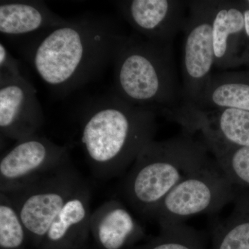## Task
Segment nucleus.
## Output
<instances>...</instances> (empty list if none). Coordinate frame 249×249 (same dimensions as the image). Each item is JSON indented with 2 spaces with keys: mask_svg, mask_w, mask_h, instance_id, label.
Returning <instances> with one entry per match:
<instances>
[{
  "mask_svg": "<svg viewBox=\"0 0 249 249\" xmlns=\"http://www.w3.org/2000/svg\"><path fill=\"white\" fill-rule=\"evenodd\" d=\"M127 37L110 18L89 15L42 33L26 54L54 92L69 93L114 62Z\"/></svg>",
  "mask_w": 249,
  "mask_h": 249,
  "instance_id": "obj_1",
  "label": "nucleus"
},
{
  "mask_svg": "<svg viewBox=\"0 0 249 249\" xmlns=\"http://www.w3.org/2000/svg\"><path fill=\"white\" fill-rule=\"evenodd\" d=\"M86 114L82 145L99 178H113L133 164L157 132L155 109L134 106L115 93L99 100Z\"/></svg>",
  "mask_w": 249,
  "mask_h": 249,
  "instance_id": "obj_2",
  "label": "nucleus"
},
{
  "mask_svg": "<svg viewBox=\"0 0 249 249\" xmlns=\"http://www.w3.org/2000/svg\"><path fill=\"white\" fill-rule=\"evenodd\" d=\"M183 131L164 141H152L131 165L123 185L126 201L137 213L150 217L165 196L213 157L202 141Z\"/></svg>",
  "mask_w": 249,
  "mask_h": 249,
  "instance_id": "obj_3",
  "label": "nucleus"
},
{
  "mask_svg": "<svg viewBox=\"0 0 249 249\" xmlns=\"http://www.w3.org/2000/svg\"><path fill=\"white\" fill-rule=\"evenodd\" d=\"M114 63L115 93L140 107L172 109L182 98L172 45H160L138 34L128 36Z\"/></svg>",
  "mask_w": 249,
  "mask_h": 249,
  "instance_id": "obj_4",
  "label": "nucleus"
},
{
  "mask_svg": "<svg viewBox=\"0 0 249 249\" xmlns=\"http://www.w3.org/2000/svg\"><path fill=\"white\" fill-rule=\"evenodd\" d=\"M85 182L67 160L9 196L36 249L68 199ZM5 194V193H4Z\"/></svg>",
  "mask_w": 249,
  "mask_h": 249,
  "instance_id": "obj_5",
  "label": "nucleus"
},
{
  "mask_svg": "<svg viewBox=\"0 0 249 249\" xmlns=\"http://www.w3.org/2000/svg\"><path fill=\"white\" fill-rule=\"evenodd\" d=\"M235 196L234 185L213 158L183 179L165 196L150 217L159 225L184 223L197 214L217 212Z\"/></svg>",
  "mask_w": 249,
  "mask_h": 249,
  "instance_id": "obj_6",
  "label": "nucleus"
},
{
  "mask_svg": "<svg viewBox=\"0 0 249 249\" xmlns=\"http://www.w3.org/2000/svg\"><path fill=\"white\" fill-rule=\"evenodd\" d=\"M183 52V102L197 104L214 66L213 0L188 1Z\"/></svg>",
  "mask_w": 249,
  "mask_h": 249,
  "instance_id": "obj_7",
  "label": "nucleus"
},
{
  "mask_svg": "<svg viewBox=\"0 0 249 249\" xmlns=\"http://www.w3.org/2000/svg\"><path fill=\"white\" fill-rule=\"evenodd\" d=\"M16 142L0 160V193L17 191L70 160L67 145L37 134Z\"/></svg>",
  "mask_w": 249,
  "mask_h": 249,
  "instance_id": "obj_8",
  "label": "nucleus"
},
{
  "mask_svg": "<svg viewBox=\"0 0 249 249\" xmlns=\"http://www.w3.org/2000/svg\"><path fill=\"white\" fill-rule=\"evenodd\" d=\"M118 9L138 35L160 45H172L183 31L188 1L126 0L116 3Z\"/></svg>",
  "mask_w": 249,
  "mask_h": 249,
  "instance_id": "obj_9",
  "label": "nucleus"
},
{
  "mask_svg": "<svg viewBox=\"0 0 249 249\" xmlns=\"http://www.w3.org/2000/svg\"><path fill=\"white\" fill-rule=\"evenodd\" d=\"M45 117L37 90L22 76L0 80V131L18 141L37 134Z\"/></svg>",
  "mask_w": 249,
  "mask_h": 249,
  "instance_id": "obj_10",
  "label": "nucleus"
},
{
  "mask_svg": "<svg viewBox=\"0 0 249 249\" xmlns=\"http://www.w3.org/2000/svg\"><path fill=\"white\" fill-rule=\"evenodd\" d=\"M91 191L86 183L68 199L37 249H77L90 234Z\"/></svg>",
  "mask_w": 249,
  "mask_h": 249,
  "instance_id": "obj_11",
  "label": "nucleus"
},
{
  "mask_svg": "<svg viewBox=\"0 0 249 249\" xmlns=\"http://www.w3.org/2000/svg\"><path fill=\"white\" fill-rule=\"evenodd\" d=\"M143 232L142 226L120 201H106L91 214L90 234L98 249H124Z\"/></svg>",
  "mask_w": 249,
  "mask_h": 249,
  "instance_id": "obj_12",
  "label": "nucleus"
},
{
  "mask_svg": "<svg viewBox=\"0 0 249 249\" xmlns=\"http://www.w3.org/2000/svg\"><path fill=\"white\" fill-rule=\"evenodd\" d=\"M67 20L54 14L42 1H0V33L8 37L43 33Z\"/></svg>",
  "mask_w": 249,
  "mask_h": 249,
  "instance_id": "obj_13",
  "label": "nucleus"
},
{
  "mask_svg": "<svg viewBox=\"0 0 249 249\" xmlns=\"http://www.w3.org/2000/svg\"><path fill=\"white\" fill-rule=\"evenodd\" d=\"M244 32V11L237 3L213 0V42L216 67L227 70L237 64L239 39Z\"/></svg>",
  "mask_w": 249,
  "mask_h": 249,
  "instance_id": "obj_14",
  "label": "nucleus"
},
{
  "mask_svg": "<svg viewBox=\"0 0 249 249\" xmlns=\"http://www.w3.org/2000/svg\"><path fill=\"white\" fill-rule=\"evenodd\" d=\"M195 106L203 109L235 108L249 111V80L232 73L212 75Z\"/></svg>",
  "mask_w": 249,
  "mask_h": 249,
  "instance_id": "obj_15",
  "label": "nucleus"
},
{
  "mask_svg": "<svg viewBox=\"0 0 249 249\" xmlns=\"http://www.w3.org/2000/svg\"><path fill=\"white\" fill-rule=\"evenodd\" d=\"M28 242L27 229L14 204L0 193V249H24Z\"/></svg>",
  "mask_w": 249,
  "mask_h": 249,
  "instance_id": "obj_16",
  "label": "nucleus"
},
{
  "mask_svg": "<svg viewBox=\"0 0 249 249\" xmlns=\"http://www.w3.org/2000/svg\"><path fill=\"white\" fill-rule=\"evenodd\" d=\"M216 231L217 249H249V218L244 217L240 204Z\"/></svg>",
  "mask_w": 249,
  "mask_h": 249,
  "instance_id": "obj_17",
  "label": "nucleus"
},
{
  "mask_svg": "<svg viewBox=\"0 0 249 249\" xmlns=\"http://www.w3.org/2000/svg\"><path fill=\"white\" fill-rule=\"evenodd\" d=\"M160 235L144 249H196L194 232L185 223L160 226Z\"/></svg>",
  "mask_w": 249,
  "mask_h": 249,
  "instance_id": "obj_18",
  "label": "nucleus"
},
{
  "mask_svg": "<svg viewBox=\"0 0 249 249\" xmlns=\"http://www.w3.org/2000/svg\"><path fill=\"white\" fill-rule=\"evenodd\" d=\"M20 64L6 49L2 42L0 43V80L21 76Z\"/></svg>",
  "mask_w": 249,
  "mask_h": 249,
  "instance_id": "obj_19",
  "label": "nucleus"
},
{
  "mask_svg": "<svg viewBox=\"0 0 249 249\" xmlns=\"http://www.w3.org/2000/svg\"><path fill=\"white\" fill-rule=\"evenodd\" d=\"M244 16H245L246 36L249 38V9L244 11Z\"/></svg>",
  "mask_w": 249,
  "mask_h": 249,
  "instance_id": "obj_20",
  "label": "nucleus"
},
{
  "mask_svg": "<svg viewBox=\"0 0 249 249\" xmlns=\"http://www.w3.org/2000/svg\"><path fill=\"white\" fill-rule=\"evenodd\" d=\"M77 249H90L89 247H88V245L85 246V247H81V248Z\"/></svg>",
  "mask_w": 249,
  "mask_h": 249,
  "instance_id": "obj_21",
  "label": "nucleus"
},
{
  "mask_svg": "<svg viewBox=\"0 0 249 249\" xmlns=\"http://www.w3.org/2000/svg\"><path fill=\"white\" fill-rule=\"evenodd\" d=\"M247 4H248V5H249V1H247Z\"/></svg>",
  "mask_w": 249,
  "mask_h": 249,
  "instance_id": "obj_22",
  "label": "nucleus"
}]
</instances>
